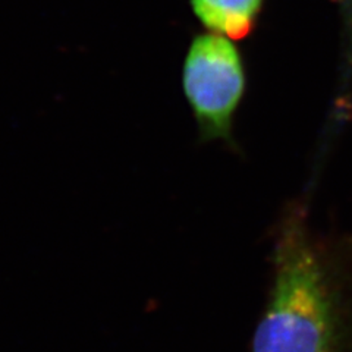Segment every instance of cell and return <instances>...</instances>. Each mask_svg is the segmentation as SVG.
Listing matches in <instances>:
<instances>
[{"instance_id":"2","label":"cell","mask_w":352,"mask_h":352,"mask_svg":"<svg viewBox=\"0 0 352 352\" xmlns=\"http://www.w3.org/2000/svg\"><path fill=\"white\" fill-rule=\"evenodd\" d=\"M182 85L203 138H228L245 90L244 66L229 38L208 32L192 40Z\"/></svg>"},{"instance_id":"1","label":"cell","mask_w":352,"mask_h":352,"mask_svg":"<svg viewBox=\"0 0 352 352\" xmlns=\"http://www.w3.org/2000/svg\"><path fill=\"white\" fill-rule=\"evenodd\" d=\"M333 291L304 222H285L274 254V279L252 352H338Z\"/></svg>"},{"instance_id":"3","label":"cell","mask_w":352,"mask_h":352,"mask_svg":"<svg viewBox=\"0 0 352 352\" xmlns=\"http://www.w3.org/2000/svg\"><path fill=\"white\" fill-rule=\"evenodd\" d=\"M263 0H191L204 27L229 40H241L254 30Z\"/></svg>"}]
</instances>
